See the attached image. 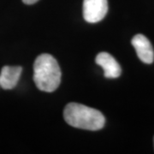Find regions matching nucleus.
<instances>
[{"label":"nucleus","mask_w":154,"mask_h":154,"mask_svg":"<svg viewBox=\"0 0 154 154\" xmlns=\"http://www.w3.org/2000/svg\"><path fill=\"white\" fill-rule=\"evenodd\" d=\"M108 11L107 0H84L83 17L88 22L96 23L104 19Z\"/></svg>","instance_id":"nucleus-3"},{"label":"nucleus","mask_w":154,"mask_h":154,"mask_svg":"<svg viewBox=\"0 0 154 154\" xmlns=\"http://www.w3.org/2000/svg\"><path fill=\"white\" fill-rule=\"evenodd\" d=\"M63 117L69 125L86 130H99L105 123V116L99 110L78 103L68 104Z\"/></svg>","instance_id":"nucleus-2"},{"label":"nucleus","mask_w":154,"mask_h":154,"mask_svg":"<svg viewBox=\"0 0 154 154\" xmlns=\"http://www.w3.org/2000/svg\"><path fill=\"white\" fill-rule=\"evenodd\" d=\"M22 68L21 66H4L0 73V87L5 90L14 88L18 83Z\"/></svg>","instance_id":"nucleus-6"},{"label":"nucleus","mask_w":154,"mask_h":154,"mask_svg":"<svg viewBox=\"0 0 154 154\" xmlns=\"http://www.w3.org/2000/svg\"><path fill=\"white\" fill-rule=\"evenodd\" d=\"M38 0H22V2L25 4V5H33L35 4L36 2H38Z\"/></svg>","instance_id":"nucleus-7"},{"label":"nucleus","mask_w":154,"mask_h":154,"mask_svg":"<svg viewBox=\"0 0 154 154\" xmlns=\"http://www.w3.org/2000/svg\"><path fill=\"white\" fill-rule=\"evenodd\" d=\"M131 43L140 61L147 64H150L153 62V47L146 36H144L143 34H136L132 38Z\"/></svg>","instance_id":"nucleus-4"},{"label":"nucleus","mask_w":154,"mask_h":154,"mask_svg":"<svg viewBox=\"0 0 154 154\" xmlns=\"http://www.w3.org/2000/svg\"><path fill=\"white\" fill-rule=\"evenodd\" d=\"M61 75L60 67L51 55L44 53L34 61L33 81L40 91L54 92L60 85Z\"/></svg>","instance_id":"nucleus-1"},{"label":"nucleus","mask_w":154,"mask_h":154,"mask_svg":"<svg viewBox=\"0 0 154 154\" xmlns=\"http://www.w3.org/2000/svg\"><path fill=\"white\" fill-rule=\"evenodd\" d=\"M96 63L103 69L106 78L114 79L120 76L121 66L112 56L107 52H100L95 58Z\"/></svg>","instance_id":"nucleus-5"}]
</instances>
